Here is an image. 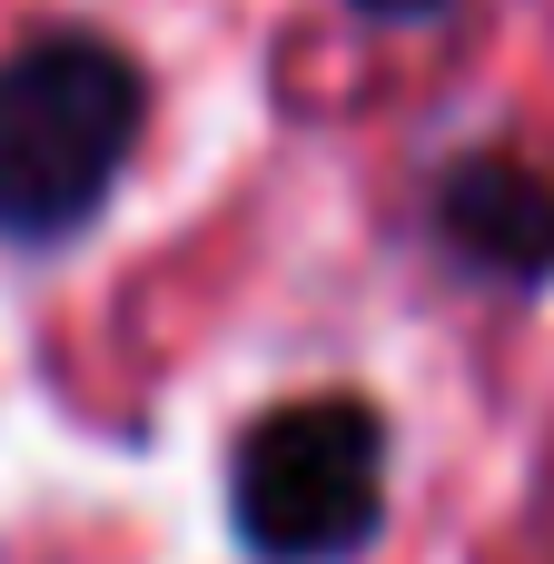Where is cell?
Wrapping results in <instances>:
<instances>
[{"label":"cell","instance_id":"obj_1","mask_svg":"<svg viewBox=\"0 0 554 564\" xmlns=\"http://www.w3.org/2000/svg\"><path fill=\"white\" fill-rule=\"evenodd\" d=\"M149 129V79L99 30H40L0 59V238H79Z\"/></svg>","mask_w":554,"mask_h":564},{"label":"cell","instance_id":"obj_2","mask_svg":"<svg viewBox=\"0 0 554 564\" xmlns=\"http://www.w3.org/2000/svg\"><path fill=\"white\" fill-rule=\"evenodd\" d=\"M228 516L258 564H347L387 525V416L347 387L268 406L228 456Z\"/></svg>","mask_w":554,"mask_h":564},{"label":"cell","instance_id":"obj_3","mask_svg":"<svg viewBox=\"0 0 554 564\" xmlns=\"http://www.w3.org/2000/svg\"><path fill=\"white\" fill-rule=\"evenodd\" d=\"M436 238L486 288H554V169L525 149H466L436 178Z\"/></svg>","mask_w":554,"mask_h":564},{"label":"cell","instance_id":"obj_4","mask_svg":"<svg viewBox=\"0 0 554 564\" xmlns=\"http://www.w3.org/2000/svg\"><path fill=\"white\" fill-rule=\"evenodd\" d=\"M357 10H377V20H436L446 0H357Z\"/></svg>","mask_w":554,"mask_h":564}]
</instances>
